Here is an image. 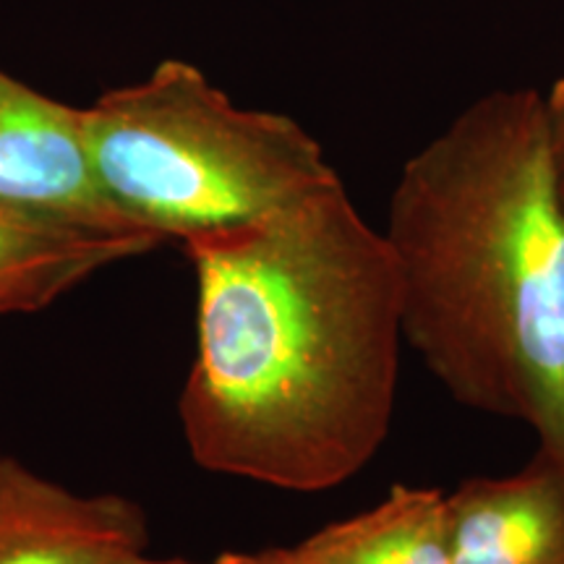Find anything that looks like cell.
Masks as SVG:
<instances>
[{
	"label": "cell",
	"mask_w": 564,
	"mask_h": 564,
	"mask_svg": "<svg viewBox=\"0 0 564 564\" xmlns=\"http://www.w3.org/2000/svg\"><path fill=\"white\" fill-rule=\"evenodd\" d=\"M196 358L181 394L209 474L327 491L382 449L398 403L403 288L340 175L257 220L181 243Z\"/></svg>",
	"instance_id": "6da1fadb"
},
{
	"label": "cell",
	"mask_w": 564,
	"mask_h": 564,
	"mask_svg": "<svg viewBox=\"0 0 564 564\" xmlns=\"http://www.w3.org/2000/svg\"><path fill=\"white\" fill-rule=\"evenodd\" d=\"M384 236L426 369L564 457V196L544 91H489L423 144Z\"/></svg>",
	"instance_id": "7a4b0ae2"
},
{
	"label": "cell",
	"mask_w": 564,
	"mask_h": 564,
	"mask_svg": "<svg viewBox=\"0 0 564 564\" xmlns=\"http://www.w3.org/2000/svg\"><path fill=\"white\" fill-rule=\"evenodd\" d=\"M84 137L105 199L160 241L257 220L337 178L299 121L238 108L186 61L97 97Z\"/></svg>",
	"instance_id": "3957f363"
},
{
	"label": "cell",
	"mask_w": 564,
	"mask_h": 564,
	"mask_svg": "<svg viewBox=\"0 0 564 564\" xmlns=\"http://www.w3.org/2000/svg\"><path fill=\"white\" fill-rule=\"evenodd\" d=\"M0 204L97 232L154 236L118 215L97 186L84 137V108L53 100L3 68Z\"/></svg>",
	"instance_id": "277c9868"
},
{
	"label": "cell",
	"mask_w": 564,
	"mask_h": 564,
	"mask_svg": "<svg viewBox=\"0 0 564 564\" xmlns=\"http://www.w3.org/2000/svg\"><path fill=\"white\" fill-rule=\"evenodd\" d=\"M144 510L82 497L11 460L0 474V564H121L147 549Z\"/></svg>",
	"instance_id": "5b68a950"
},
{
	"label": "cell",
	"mask_w": 564,
	"mask_h": 564,
	"mask_svg": "<svg viewBox=\"0 0 564 564\" xmlns=\"http://www.w3.org/2000/svg\"><path fill=\"white\" fill-rule=\"evenodd\" d=\"M449 564H564V457L541 449L507 476L447 494Z\"/></svg>",
	"instance_id": "8992f818"
},
{
	"label": "cell",
	"mask_w": 564,
	"mask_h": 564,
	"mask_svg": "<svg viewBox=\"0 0 564 564\" xmlns=\"http://www.w3.org/2000/svg\"><path fill=\"white\" fill-rule=\"evenodd\" d=\"M160 243L154 236L97 232L0 204V314L40 312L95 272Z\"/></svg>",
	"instance_id": "52a82bcc"
},
{
	"label": "cell",
	"mask_w": 564,
	"mask_h": 564,
	"mask_svg": "<svg viewBox=\"0 0 564 564\" xmlns=\"http://www.w3.org/2000/svg\"><path fill=\"white\" fill-rule=\"evenodd\" d=\"M308 564H449L447 494L394 484L379 505L308 535Z\"/></svg>",
	"instance_id": "ba28073f"
},
{
	"label": "cell",
	"mask_w": 564,
	"mask_h": 564,
	"mask_svg": "<svg viewBox=\"0 0 564 564\" xmlns=\"http://www.w3.org/2000/svg\"><path fill=\"white\" fill-rule=\"evenodd\" d=\"M217 564H308L299 552V546L293 549H264V552L253 554H223Z\"/></svg>",
	"instance_id": "9c48e42d"
},
{
	"label": "cell",
	"mask_w": 564,
	"mask_h": 564,
	"mask_svg": "<svg viewBox=\"0 0 564 564\" xmlns=\"http://www.w3.org/2000/svg\"><path fill=\"white\" fill-rule=\"evenodd\" d=\"M546 108L549 118H552L556 147H560V152H564V79L556 82L554 87L546 91Z\"/></svg>",
	"instance_id": "30bf717a"
},
{
	"label": "cell",
	"mask_w": 564,
	"mask_h": 564,
	"mask_svg": "<svg viewBox=\"0 0 564 564\" xmlns=\"http://www.w3.org/2000/svg\"><path fill=\"white\" fill-rule=\"evenodd\" d=\"M121 564H194V562H183V560H150L144 552L131 554L129 560H123ZM217 564V562H215Z\"/></svg>",
	"instance_id": "8fae6325"
},
{
	"label": "cell",
	"mask_w": 564,
	"mask_h": 564,
	"mask_svg": "<svg viewBox=\"0 0 564 564\" xmlns=\"http://www.w3.org/2000/svg\"><path fill=\"white\" fill-rule=\"evenodd\" d=\"M6 463H9V457H6V455H0V474H3V468H6Z\"/></svg>",
	"instance_id": "7c38bea8"
},
{
	"label": "cell",
	"mask_w": 564,
	"mask_h": 564,
	"mask_svg": "<svg viewBox=\"0 0 564 564\" xmlns=\"http://www.w3.org/2000/svg\"><path fill=\"white\" fill-rule=\"evenodd\" d=\"M560 158H562V196H564V152H560Z\"/></svg>",
	"instance_id": "4fadbf2b"
}]
</instances>
